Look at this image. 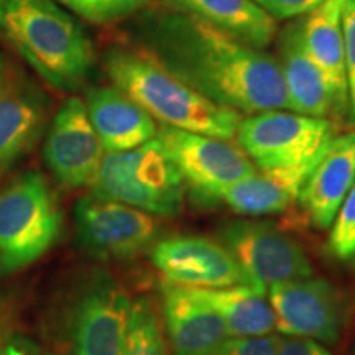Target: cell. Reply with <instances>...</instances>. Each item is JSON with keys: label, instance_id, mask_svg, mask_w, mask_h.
<instances>
[{"label": "cell", "instance_id": "15", "mask_svg": "<svg viewBox=\"0 0 355 355\" xmlns=\"http://www.w3.org/2000/svg\"><path fill=\"white\" fill-rule=\"evenodd\" d=\"M48 101L32 81L0 79V176L17 165L44 130Z\"/></svg>", "mask_w": 355, "mask_h": 355}, {"label": "cell", "instance_id": "25", "mask_svg": "<svg viewBox=\"0 0 355 355\" xmlns=\"http://www.w3.org/2000/svg\"><path fill=\"white\" fill-rule=\"evenodd\" d=\"M327 248L343 261L355 259V183L332 220Z\"/></svg>", "mask_w": 355, "mask_h": 355}, {"label": "cell", "instance_id": "23", "mask_svg": "<svg viewBox=\"0 0 355 355\" xmlns=\"http://www.w3.org/2000/svg\"><path fill=\"white\" fill-rule=\"evenodd\" d=\"M122 355H171L162 319L148 298L132 301Z\"/></svg>", "mask_w": 355, "mask_h": 355}, {"label": "cell", "instance_id": "22", "mask_svg": "<svg viewBox=\"0 0 355 355\" xmlns=\"http://www.w3.org/2000/svg\"><path fill=\"white\" fill-rule=\"evenodd\" d=\"M193 290L219 313L230 337L268 336L275 329V314L266 300V290L252 285Z\"/></svg>", "mask_w": 355, "mask_h": 355}, {"label": "cell", "instance_id": "5", "mask_svg": "<svg viewBox=\"0 0 355 355\" xmlns=\"http://www.w3.org/2000/svg\"><path fill=\"white\" fill-rule=\"evenodd\" d=\"M91 186L92 194L152 216L175 217L184 206L186 184L157 137L128 152L104 155Z\"/></svg>", "mask_w": 355, "mask_h": 355}, {"label": "cell", "instance_id": "18", "mask_svg": "<svg viewBox=\"0 0 355 355\" xmlns=\"http://www.w3.org/2000/svg\"><path fill=\"white\" fill-rule=\"evenodd\" d=\"M322 153L296 166L257 170L252 176L222 189L212 204L224 202L234 212L248 217L285 212L300 201L301 191Z\"/></svg>", "mask_w": 355, "mask_h": 355}, {"label": "cell", "instance_id": "17", "mask_svg": "<svg viewBox=\"0 0 355 355\" xmlns=\"http://www.w3.org/2000/svg\"><path fill=\"white\" fill-rule=\"evenodd\" d=\"M84 104L105 153L128 152L157 137V121L115 86L91 87Z\"/></svg>", "mask_w": 355, "mask_h": 355}, {"label": "cell", "instance_id": "28", "mask_svg": "<svg viewBox=\"0 0 355 355\" xmlns=\"http://www.w3.org/2000/svg\"><path fill=\"white\" fill-rule=\"evenodd\" d=\"M275 20H295L308 15L324 0H252Z\"/></svg>", "mask_w": 355, "mask_h": 355}, {"label": "cell", "instance_id": "3", "mask_svg": "<svg viewBox=\"0 0 355 355\" xmlns=\"http://www.w3.org/2000/svg\"><path fill=\"white\" fill-rule=\"evenodd\" d=\"M0 35L60 91H74L94 64L84 28L53 0H0Z\"/></svg>", "mask_w": 355, "mask_h": 355}, {"label": "cell", "instance_id": "26", "mask_svg": "<svg viewBox=\"0 0 355 355\" xmlns=\"http://www.w3.org/2000/svg\"><path fill=\"white\" fill-rule=\"evenodd\" d=\"M344 63L347 78L349 110L347 121L355 125V0H345L343 10Z\"/></svg>", "mask_w": 355, "mask_h": 355}, {"label": "cell", "instance_id": "6", "mask_svg": "<svg viewBox=\"0 0 355 355\" xmlns=\"http://www.w3.org/2000/svg\"><path fill=\"white\" fill-rule=\"evenodd\" d=\"M336 133L337 125L331 119L265 110L242 117L235 137L257 170H275L319 157Z\"/></svg>", "mask_w": 355, "mask_h": 355}, {"label": "cell", "instance_id": "27", "mask_svg": "<svg viewBox=\"0 0 355 355\" xmlns=\"http://www.w3.org/2000/svg\"><path fill=\"white\" fill-rule=\"evenodd\" d=\"M278 336L229 337L219 355H278Z\"/></svg>", "mask_w": 355, "mask_h": 355}, {"label": "cell", "instance_id": "10", "mask_svg": "<svg viewBox=\"0 0 355 355\" xmlns=\"http://www.w3.org/2000/svg\"><path fill=\"white\" fill-rule=\"evenodd\" d=\"M79 245L101 260H128L153 245L155 216L89 193L74 207Z\"/></svg>", "mask_w": 355, "mask_h": 355}, {"label": "cell", "instance_id": "12", "mask_svg": "<svg viewBox=\"0 0 355 355\" xmlns=\"http://www.w3.org/2000/svg\"><path fill=\"white\" fill-rule=\"evenodd\" d=\"M150 259L165 282L176 286L199 290L255 286L227 248L204 235H173L158 241L152 245Z\"/></svg>", "mask_w": 355, "mask_h": 355}, {"label": "cell", "instance_id": "7", "mask_svg": "<svg viewBox=\"0 0 355 355\" xmlns=\"http://www.w3.org/2000/svg\"><path fill=\"white\" fill-rule=\"evenodd\" d=\"M157 140L183 178L186 188L201 204H212L222 189L257 171L241 146L214 137L158 125Z\"/></svg>", "mask_w": 355, "mask_h": 355}, {"label": "cell", "instance_id": "30", "mask_svg": "<svg viewBox=\"0 0 355 355\" xmlns=\"http://www.w3.org/2000/svg\"><path fill=\"white\" fill-rule=\"evenodd\" d=\"M0 355H43L33 340L21 334H8L0 344Z\"/></svg>", "mask_w": 355, "mask_h": 355}, {"label": "cell", "instance_id": "11", "mask_svg": "<svg viewBox=\"0 0 355 355\" xmlns=\"http://www.w3.org/2000/svg\"><path fill=\"white\" fill-rule=\"evenodd\" d=\"M275 314V329L283 336L336 344L345 324V303L339 290L324 278H300L266 288Z\"/></svg>", "mask_w": 355, "mask_h": 355}, {"label": "cell", "instance_id": "16", "mask_svg": "<svg viewBox=\"0 0 355 355\" xmlns=\"http://www.w3.org/2000/svg\"><path fill=\"white\" fill-rule=\"evenodd\" d=\"M354 183L355 130L332 139L301 191V207L314 227H331Z\"/></svg>", "mask_w": 355, "mask_h": 355}, {"label": "cell", "instance_id": "32", "mask_svg": "<svg viewBox=\"0 0 355 355\" xmlns=\"http://www.w3.org/2000/svg\"><path fill=\"white\" fill-rule=\"evenodd\" d=\"M3 78V66H2V56H0V79Z\"/></svg>", "mask_w": 355, "mask_h": 355}, {"label": "cell", "instance_id": "1", "mask_svg": "<svg viewBox=\"0 0 355 355\" xmlns=\"http://www.w3.org/2000/svg\"><path fill=\"white\" fill-rule=\"evenodd\" d=\"M144 48L202 97L241 114L290 110L277 56L248 46L189 13L153 10Z\"/></svg>", "mask_w": 355, "mask_h": 355}, {"label": "cell", "instance_id": "9", "mask_svg": "<svg viewBox=\"0 0 355 355\" xmlns=\"http://www.w3.org/2000/svg\"><path fill=\"white\" fill-rule=\"evenodd\" d=\"M219 242L255 286L313 277V265L298 241L263 220H227L219 229Z\"/></svg>", "mask_w": 355, "mask_h": 355}, {"label": "cell", "instance_id": "31", "mask_svg": "<svg viewBox=\"0 0 355 355\" xmlns=\"http://www.w3.org/2000/svg\"><path fill=\"white\" fill-rule=\"evenodd\" d=\"M13 321V303L6 295H0V344L10 334Z\"/></svg>", "mask_w": 355, "mask_h": 355}, {"label": "cell", "instance_id": "14", "mask_svg": "<svg viewBox=\"0 0 355 355\" xmlns=\"http://www.w3.org/2000/svg\"><path fill=\"white\" fill-rule=\"evenodd\" d=\"M163 329L173 355H219L229 340V331L219 313L193 288L163 282Z\"/></svg>", "mask_w": 355, "mask_h": 355}, {"label": "cell", "instance_id": "21", "mask_svg": "<svg viewBox=\"0 0 355 355\" xmlns=\"http://www.w3.org/2000/svg\"><path fill=\"white\" fill-rule=\"evenodd\" d=\"M166 7L189 13L239 42L265 50L278 35V21L252 0H162Z\"/></svg>", "mask_w": 355, "mask_h": 355}, {"label": "cell", "instance_id": "8", "mask_svg": "<svg viewBox=\"0 0 355 355\" xmlns=\"http://www.w3.org/2000/svg\"><path fill=\"white\" fill-rule=\"evenodd\" d=\"M130 309V296L112 275H89L71 304L68 355H122Z\"/></svg>", "mask_w": 355, "mask_h": 355}, {"label": "cell", "instance_id": "4", "mask_svg": "<svg viewBox=\"0 0 355 355\" xmlns=\"http://www.w3.org/2000/svg\"><path fill=\"white\" fill-rule=\"evenodd\" d=\"M63 216L46 178L25 171L0 188V273L20 272L46 254Z\"/></svg>", "mask_w": 355, "mask_h": 355}, {"label": "cell", "instance_id": "13", "mask_svg": "<svg viewBox=\"0 0 355 355\" xmlns=\"http://www.w3.org/2000/svg\"><path fill=\"white\" fill-rule=\"evenodd\" d=\"M104 153L86 104L79 97L66 99L44 140L43 158L48 170L66 188H84L94 183Z\"/></svg>", "mask_w": 355, "mask_h": 355}, {"label": "cell", "instance_id": "19", "mask_svg": "<svg viewBox=\"0 0 355 355\" xmlns=\"http://www.w3.org/2000/svg\"><path fill=\"white\" fill-rule=\"evenodd\" d=\"M304 17L295 19L278 35V64L291 112L331 119L332 99L326 79L304 44Z\"/></svg>", "mask_w": 355, "mask_h": 355}, {"label": "cell", "instance_id": "29", "mask_svg": "<svg viewBox=\"0 0 355 355\" xmlns=\"http://www.w3.org/2000/svg\"><path fill=\"white\" fill-rule=\"evenodd\" d=\"M278 355H332L329 350L313 339L301 337H279Z\"/></svg>", "mask_w": 355, "mask_h": 355}, {"label": "cell", "instance_id": "20", "mask_svg": "<svg viewBox=\"0 0 355 355\" xmlns=\"http://www.w3.org/2000/svg\"><path fill=\"white\" fill-rule=\"evenodd\" d=\"M345 0H324L304 15V44L321 69L332 99V121L347 119L349 92L344 63L343 10Z\"/></svg>", "mask_w": 355, "mask_h": 355}, {"label": "cell", "instance_id": "24", "mask_svg": "<svg viewBox=\"0 0 355 355\" xmlns=\"http://www.w3.org/2000/svg\"><path fill=\"white\" fill-rule=\"evenodd\" d=\"M92 24H112L144 8L150 0H56Z\"/></svg>", "mask_w": 355, "mask_h": 355}, {"label": "cell", "instance_id": "2", "mask_svg": "<svg viewBox=\"0 0 355 355\" xmlns=\"http://www.w3.org/2000/svg\"><path fill=\"white\" fill-rule=\"evenodd\" d=\"M104 69L115 87L162 125L220 140H232L237 133L241 112L202 97L145 48H110Z\"/></svg>", "mask_w": 355, "mask_h": 355}]
</instances>
